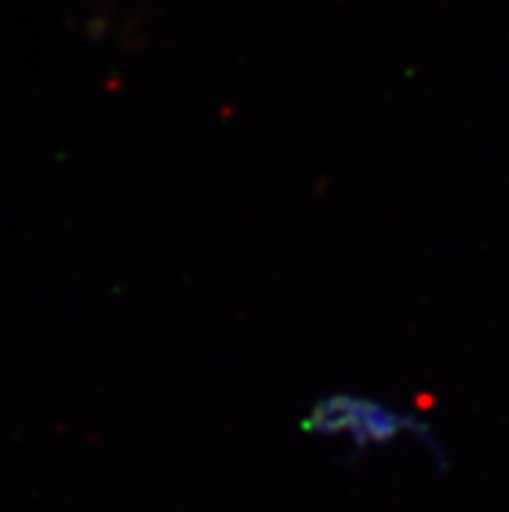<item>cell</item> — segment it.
I'll return each instance as SVG.
<instances>
[{"label": "cell", "mask_w": 509, "mask_h": 512, "mask_svg": "<svg viewBox=\"0 0 509 512\" xmlns=\"http://www.w3.org/2000/svg\"><path fill=\"white\" fill-rule=\"evenodd\" d=\"M307 429L317 437L346 440L356 453L385 448L400 437H419L424 432L419 419L406 411L354 393H333L317 401L307 419Z\"/></svg>", "instance_id": "obj_1"}]
</instances>
